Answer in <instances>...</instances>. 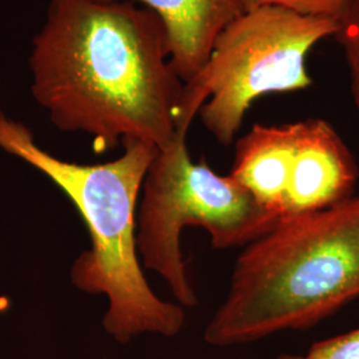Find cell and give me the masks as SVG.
Here are the masks:
<instances>
[{
    "label": "cell",
    "mask_w": 359,
    "mask_h": 359,
    "mask_svg": "<svg viewBox=\"0 0 359 359\" xmlns=\"http://www.w3.org/2000/svg\"><path fill=\"white\" fill-rule=\"evenodd\" d=\"M280 217L261 205L240 182L217 175L203 157L193 163L187 136L158 149L142 188L136 244L142 268L158 274L182 308L198 297L181 250L188 226L205 229L215 249L246 246L271 231Z\"/></svg>",
    "instance_id": "cell-5"
},
{
    "label": "cell",
    "mask_w": 359,
    "mask_h": 359,
    "mask_svg": "<svg viewBox=\"0 0 359 359\" xmlns=\"http://www.w3.org/2000/svg\"><path fill=\"white\" fill-rule=\"evenodd\" d=\"M306 359H359V327L316 342Z\"/></svg>",
    "instance_id": "cell-11"
},
{
    "label": "cell",
    "mask_w": 359,
    "mask_h": 359,
    "mask_svg": "<svg viewBox=\"0 0 359 359\" xmlns=\"http://www.w3.org/2000/svg\"><path fill=\"white\" fill-rule=\"evenodd\" d=\"M337 20L305 16L280 7L246 10L215 40L205 65L184 83L177 132L188 135L198 116L219 144L236 142L257 99L306 90L309 52L337 32Z\"/></svg>",
    "instance_id": "cell-4"
},
{
    "label": "cell",
    "mask_w": 359,
    "mask_h": 359,
    "mask_svg": "<svg viewBox=\"0 0 359 359\" xmlns=\"http://www.w3.org/2000/svg\"><path fill=\"white\" fill-rule=\"evenodd\" d=\"M31 95L55 128L86 133L99 154L158 149L179 136L184 88L163 20L127 0H50L31 41Z\"/></svg>",
    "instance_id": "cell-1"
},
{
    "label": "cell",
    "mask_w": 359,
    "mask_h": 359,
    "mask_svg": "<svg viewBox=\"0 0 359 359\" xmlns=\"http://www.w3.org/2000/svg\"><path fill=\"white\" fill-rule=\"evenodd\" d=\"M274 359H306V357H301V355H293V354H283V355H278L277 358Z\"/></svg>",
    "instance_id": "cell-12"
},
{
    "label": "cell",
    "mask_w": 359,
    "mask_h": 359,
    "mask_svg": "<svg viewBox=\"0 0 359 359\" xmlns=\"http://www.w3.org/2000/svg\"><path fill=\"white\" fill-rule=\"evenodd\" d=\"M152 10L167 28L170 59L182 83L205 65L222 28L244 13L241 0H127Z\"/></svg>",
    "instance_id": "cell-8"
},
{
    "label": "cell",
    "mask_w": 359,
    "mask_h": 359,
    "mask_svg": "<svg viewBox=\"0 0 359 359\" xmlns=\"http://www.w3.org/2000/svg\"><path fill=\"white\" fill-rule=\"evenodd\" d=\"M337 25L334 38L344 52L351 97L359 109V0H350L337 19Z\"/></svg>",
    "instance_id": "cell-9"
},
{
    "label": "cell",
    "mask_w": 359,
    "mask_h": 359,
    "mask_svg": "<svg viewBox=\"0 0 359 359\" xmlns=\"http://www.w3.org/2000/svg\"><path fill=\"white\" fill-rule=\"evenodd\" d=\"M301 121L280 126L256 123L234 142L233 179L277 217L286 215Z\"/></svg>",
    "instance_id": "cell-7"
},
{
    "label": "cell",
    "mask_w": 359,
    "mask_h": 359,
    "mask_svg": "<svg viewBox=\"0 0 359 359\" xmlns=\"http://www.w3.org/2000/svg\"><path fill=\"white\" fill-rule=\"evenodd\" d=\"M358 179L355 157L333 126L323 118L302 120L285 216L345 201L355 194Z\"/></svg>",
    "instance_id": "cell-6"
},
{
    "label": "cell",
    "mask_w": 359,
    "mask_h": 359,
    "mask_svg": "<svg viewBox=\"0 0 359 359\" xmlns=\"http://www.w3.org/2000/svg\"><path fill=\"white\" fill-rule=\"evenodd\" d=\"M123 148L103 164L67 161L41 148L25 123L0 108V151L51 180L83 218L90 248L74 261L69 278L80 292L107 298L104 332L120 345L144 334L173 338L187 321L185 308L161 299L149 286L136 244L142 182L158 148L142 142Z\"/></svg>",
    "instance_id": "cell-2"
},
{
    "label": "cell",
    "mask_w": 359,
    "mask_h": 359,
    "mask_svg": "<svg viewBox=\"0 0 359 359\" xmlns=\"http://www.w3.org/2000/svg\"><path fill=\"white\" fill-rule=\"evenodd\" d=\"M359 297V194L285 216L246 245L204 330L215 347L304 330Z\"/></svg>",
    "instance_id": "cell-3"
},
{
    "label": "cell",
    "mask_w": 359,
    "mask_h": 359,
    "mask_svg": "<svg viewBox=\"0 0 359 359\" xmlns=\"http://www.w3.org/2000/svg\"><path fill=\"white\" fill-rule=\"evenodd\" d=\"M245 11L258 7H280L305 16L338 19L350 0H241Z\"/></svg>",
    "instance_id": "cell-10"
}]
</instances>
